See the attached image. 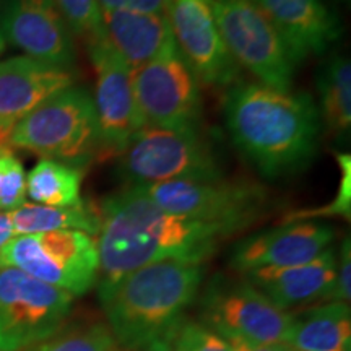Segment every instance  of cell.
<instances>
[{
  "mask_svg": "<svg viewBox=\"0 0 351 351\" xmlns=\"http://www.w3.org/2000/svg\"><path fill=\"white\" fill-rule=\"evenodd\" d=\"M204 275V263L169 258L98 283L108 327L121 348L173 351Z\"/></svg>",
  "mask_w": 351,
  "mask_h": 351,
  "instance_id": "3",
  "label": "cell"
},
{
  "mask_svg": "<svg viewBox=\"0 0 351 351\" xmlns=\"http://www.w3.org/2000/svg\"><path fill=\"white\" fill-rule=\"evenodd\" d=\"M351 300V244L350 236L341 243L337 254V271L332 287L328 289L324 302H348Z\"/></svg>",
  "mask_w": 351,
  "mask_h": 351,
  "instance_id": "29",
  "label": "cell"
},
{
  "mask_svg": "<svg viewBox=\"0 0 351 351\" xmlns=\"http://www.w3.org/2000/svg\"><path fill=\"white\" fill-rule=\"evenodd\" d=\"M343 2H350V0H343Z\"/></svg>",
  "mask_w": 351,
  "mask_h": 351,
  "instance_id": "34",
  "label": "cell"
},
{
  "mask_svg": "<svg viewBox=\"0 0 351 351\" xmlns=\"http://www.w3.org/2000/svg\"><path fill=\"white\" fill-rule=\"evenodd\" d=\"M54 3L72 34L86 43L104 34L98 0H54Z\"/></svg>",
  "mask_w": 351,
  "mask_h": 351,
  "instance_id": "26",
  "label": "cell"
},
{
  "mask_svg": "<svg viewBox=\"0 0 351 351\" xmlns=\"http://www.w3.org/2000/svg\"><path fill=\"white\" fill-rule=\"evenodd\" d=\"M289 351H296V350H289Z\"/></svg>",
  "mask_w": 351,
  "mask_h": 351,
  "instance_id": "35",
  "label": "cell"
},
{
  "mask_svg": "<svg viewBox=\"0 0 351 351\" xmlns=\"http://www.w3.org/2000/svg\"><path fill=\"white\" fill-rule=\"evenodd\" d=\"M101 19L108 41L132 70L176 46L168 13L103 10Z\"/></svg>",
  "mask_w": 351,
  "mask_h": 351,
  "instance_id": "19",
  "label": "cell"
},
{
  "mask_svg": "<svg viewBox=\"0 0 351 351\" xmlns=\"http://www.w3.org/2000/svg\"><path fill=\"white\" fill-rule=\"evenodd\" d=\"M293 315L280 309L245 278L217 275L200 300V319L225 340L285 343Z\"/></svg>",
  "mask_w": 351,
  "mask_h": 351,
  "instance_id": "9",
  "label": "cell"
},
{
  "mask_svg": "<svg viewBox=\"0 0 351 351\" xmlns=\"http://www.w3.org/2000/svg\"><path fill=\"white\" fill-rule=\"evenodd\" d=\"M73 298L19 269H0V351H26L59 332Z\"/></svg>",
  "mask_w": 351,
  "mask_h": 351,
  "instance_id": "10",
  "label": "cell"
},
{
  "mask_svg": "<svg viewBox=\"0 0 351 351\" xmlns=\"http://www.w3.org/2000/svg\"><path fill=\"white\" fill-rule=\"evenodd\" d=\"M223 111L232 143L265 178L295 174L317 153L322 122L309 93L234 83Z\"/></svg>",
  "mask_w": 351,
  "mask_h": 351,
  "instance_id": "2",
  "label": "cell"
},
{
  "mask_svg": "<svg viewBox=\"0 0 351 351\" xmlns=\"http://www.w3.org/2000/svg\"><path fill=\"white\" fill-rule=\"evenodd\" d=\"M72 85L67 69L28 56L0 60V155L12 152L13 127L49 96Z\"/></svg>",
  "mask_w": 351,
  "mask_h": 351,
  "instance_id": "16",
  "label": "cell"
},
{
  "mask_svg": "<svg viewBox=\"0 0 351 351\" xmlns=\"http://www.w3.org/2000/svg\"><path fill=\"white\" fill-rule=\"evenodd\" d=\"M0 269H19L72 296H82L98 282L95 238L82 231H49L13 236L0 249Z\"/></svg>",
  "mask_w": 351,
  "mask_h": 351,
  "instance_id": "7",
  "label": "cell"
},
{
  "mask_svg": "<svg viewBox=\"0 0 351 351\" xmlns=\"http://www.w3.org/2000/svg\"><path fill=\"white\" fill-rule=\"evenodd\" d=\"M96 73L95 111L101 153L121 155L134 135L145 127L132 88V69L114 51L106 34L86 43Z\"/></svg>",
  "mask_w": 351,
  "mask_h": 351,
  "instance_id": "12",
  "label": "cell"
},
{
  "mask_svg": "<svg viewBox=\"0 0 351 351\" xmlns=\"http://www.w3.org/2000/svg\"><path fill=\"white\" fill-rule=\"evenodd\" d=\"M337 271V252L328 247L314 261L280 269L245 271L244 278L280 309L288 311L326 300Z\"/></svg>",
  "mask_w": 351,
  "mask_h": 351,
  "instance_id": "18",
  "label": "cell"
},
{
  "mask_svg": "<svg viewBox=\"0 0 351 351\" xmlns=\"http://www.w3.org/2000/svg\"><path fill=\"white\" fill-rule=\"evenodd\" d=\"M137 187L165 212L223 226L234 234L252 226L269 208L267 189L251 181L186 179Z\"/></svg>",
  "mask_w": 351,
  "mask_h": 351,
  "instance_id": "6",
  "label": "cell"
},
{
  "mask_svg": "<svg viewBox=\"0 0 351 351\" xmlns=\"http://www.w3.org/2000/svg\"><path fill=\"white\" fill-rule=\"evenodd\" d=\"M285 345L296 351H350V304L326 302L295 315Z\"/></svg>",
  "mask_w": 351,
  "mask_h": 351,
  "instance_id": "20",
  "label": "cell"
},
{
  "mask_svg": "<svg viewBox=\"0 0 351 351\" xmlns=\"http://www.w3.org/2000/svg\"><path fill=\"white\" fill-rule=\"evenodd\" d=\"M5 47H7V41H5V38H3L2 32H0V54H2V52L5 51Z\"/></svg>",
  "mask_w": 351,
  "mask_h": 351,
  "instance_id": "33",
  "label": "cell"
},
{
  "mask_svg": "<svg viewBox=\"0 0 351 351\" xmlns=\"http://www.w3.org/2000/svg\"><path fill=\"white\" fill-rule=\"evenodd\" d=\"M26 351H124L114 339L106 324H78L54 335Z\"/></svg>",
  "mask_w": 351,
  "mask_h": 351,
  "instance_id": "24",
  "label": "cell"
},
{
  "mask_svg": "<svg viewBox=\"0 0 351 351\" xmlns=\"http://www.w3.org/2000/svg\"><path fill=\"white\" fill-rule=\"evenodd\" d=\"M231 346V351H289L285 343H251V341L230 339L226 340Z\"/></svg>",
  "mask_w": 351,
  "mask_h": 351,
  "instance_id": "31",
  "label": "cell"
},
{
  "mask_svg": "<svg viewBox=\"0 0 351 351\" xmlns=\"http://www.w3.org/2000/svg\"><path fill=\"white\" fill-rule=\"evenodd\" d=\"M335 230L326 223L293 221L257 232L238 243L231 254V267L245 271L280 269L314 261L330 247Z\"/></svg>",
  "mask_w": 351,
  "mask_h": 351,
  "instance_id": "15",
  "label": "cell"
},
{
  "mask_svg": "<svg viewBox=\"0 0 351 351\" xmlns=\"http://www.w3.org/2000/svg\"><path fill=\"white\" fill-rule=\"evenodd\" d=\"M337 163L340 168V182L339 191H337L335 199L328 202L327 205L319 208L298 210V212L289 213L285 218V223L293 221H309L315 218H330L341 217L350 219L351 215V156L348 153H339L337 155Z\"/></svg>",
  "mask_w": 351,
  "mask_h": 351,
  "instance_id": "25",
  "label": "cell"
},
{
  "mask_svg": "<svg viewBox=\"0 0 351 351\" xmlns=\"http://www.w3.org/2000/svg\"><path fill=\"white\" fill-rule=\"evenodd\" d=\"M82 168L43 158L26 174V195L36 205L72 207L82 202Z\"/></svg>",
  "mask_w": 351,
  "mask_h": 351,
  "instance_id": "23",
  "label": "cell"
},
{
  "mask_svg": "<svg viewBox=\"0 0 351 351\" xmlns=\"http://www.w3.org/2000/svg\"><path fill=\"white\" fill-rule=\"evenodd\" d=\"M174 41L199 82L212 86L238 83L239 67L228 52L210 0H168Z\"/></svg>",
  "mask_w": 351,
  "mask_h": 351,
  "instance_id": "13",
  "label": "cell"
},
{
  "mask_svg": "<svg viewBox=\"0 0 351 351\" xmlns=\"http://www.w3.org/2000/svg\"><path fill=\"white\" fill-rule=\"evenodd\" d=\"M119 156L122 178L132 186L223 178L212 145L199 127L145 125Z\"/></svg>",
  "mask_w": 351,
  "mask_h": 351,
  "instance_id": "5",
  "label": "cell"
},
{
  "mask_svg": "<svg viewBox=\"0 0 351 351\" xmlns=\"http://www.w3.org/2000/svg\"><path fill=\"white\" fill-rule=\"evenodd\" d=\"M15 232H13V226L10 221V217L5 212H0V249L10 241Z\"/></svg>",
  "mask_w": 351,
  "mask_h": 351,
  "instance_id": "32",
  "label": "cell"
},
{
  "mask_svg": "<svg viewBox=\"0 0 351 351\" xmlns=\"http://www.w3.org/2000/svg\"><path fill=\"white\" fill-rule=\"evenodd\" d=\"M15 236L36 234L49 231H82L96 238L99 231V208L80 202L72 207H46V205L23 204L8 212Z\"/></svg>",
  "mask_w": 351,
  "mask_h": 351,
  "instance_id": "21",
  "label": "cell"
},
{
  "mask_svg": "<svg viewBox=\"0 0 351 351\" xmlns=\"http://www.w3.org/2000/svg\"><path fill=\"white\" fill-rule=\"evenodd\" d=\"M26 204V173L21 161L7 152L0 155V212H13Z\"/></svg>",
  "mask_w": 351,
  "mask_h": 351,
  "instance_id": "27",
  "label": "cell"
},
{
  "mask_svg": "<svg viewBox=\"0 0 351 351\" xmlns=\"http://www.w3.org/2000/svg\"><path fill=\"white\" fill-rule=\"evenodd\" d=\"M132 88L145 125L199 127L200 82L178 46L132 70Z\"/></svg>",
  "mask_w": 351,
  "mask_h": 351,
  "instance_id": "11",
  "label": "cell"
},
{
  "mask_svg": "<svg viewBox=\"0 0 351 351\" xmlns=\"http://www.w3.org/2000/svg\"><path fill=\"white\" fill-rule=\"evenodd\" d=\"M99 215V283L169 258L204 263L234 236L223 226L165 212L137 186L108 197Z\"/></svg>",
  "mask_w": 351,
  "mask_h": 351,
  "instance_id": "1",
  "label": "cell"
},
{
  "mask_svg": "<svg viewBox=\"0 0 351 351\" xmlns=\"http://www.w3.org/2000/svg\"><path fill=\"white\" fill-rule=\"evenodd\" d=\"M319 116L327 134L348 138L351 130V62L348 57L335 56L320 72Z\"/></svg>",
  "mask_w": 351,
  "mask_h": 351,
  "instance_id": "22",
  "label": "cell"
},
{
  "mask_svg": "<svg viewBox=\"0 0 351 351\" xmlns=\"http://www.w3.org/2000/svg\"><path fill=\"white\" fill-rule=\"evenodd\" d=\"M173 351H231V346L204 322L187 319L176 337Z\"/></svg>",
  "mask_w": 351,
  "mask_h": 351,
  "instance_id": "28",
  "label": "cell"
},
{
  "mask_svg": "<svg viewBox=\"0 0 351 351\" xmlns=\"http://www.w3.org/2000/svg\"><path fill=\"white\" fill-rule=\"evenodd\" d=\"M0 32L32 59L67 70L75 64L73 34L54 0H8Z\"/></svg>",
  "mask_w": 351,
  "mask_h": 351,
  "instance_id": "14",
  "label": "cell"
},
{
  "mask_svg": "<svg viewBox=\"0 0 351 351\" xmlns=\"http://www.w3.org/2000/svg\"><path fill=\"white\" fill-rule=\"evenodd\" d=\"M215 21L238 67L262 85L291 91L298 65L256 0H210Z\"/></svg>",
  "mask_w": 351,
  "mask_h": 351,
  "instance_id": "8",
  "label": "cell"
},
{
  "mask_svg": "<svg viewBox=\"0 0 351 351\" xmlns=\"http://www.w3.org/2000/svg\"><path fill=\"white\" fill-rule=\"evenodd\" d=\"M10 147L83 169L101 153L93 96L78 86L49 96L13 127Z\"/></svg>",
  "mask_w": 351,
  "mask_h": 351,
  "instance_id": "4",
  "label": "cell"
},
{
  "mask_svg": "<svg viewBox=\"0 0 351 351\" xmlns=\"http://www.w3.org/2000/svg\"><path fill=\"white\" fill-rule=\"evenodd\" d=\"M103 10H130L148 13H166L168 0H98Z\"/></svg>",
  "mask_w": 351,
  "mask_h": 351,
  "instance_id": "30",
  "label": "cell"
},
{
  "mask_svg": "<svg viewBox=\"0 0 351 351\" xmlns=\"http://www.w3.org/2000/svg\"><path fill=\"white\" fill-rule=\"evenodd\" d=\"M287 44L295 64L324 54L337 39L339 20L322 0H256Z\"/></svg>",
  "mask_w": 351,
  "mask_h": 351,
  "instance_id": "17",
  "label": "cell"
}]
</instances>
